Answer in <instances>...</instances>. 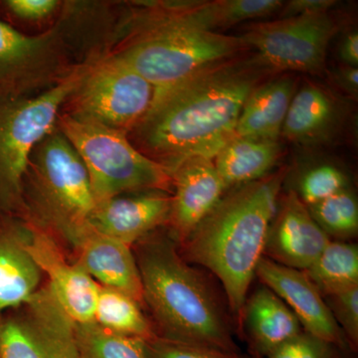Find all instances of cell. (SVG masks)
<instances>
[{"label": "cell", "mask_w": 358, "mask_h": 358, "mask_svg": "<svg viewBox=\"0 0 358 358\" xmlns=\"http://www.w3.org/2000/svg\"><path fill=\"white\" fill-rule=\"evenodd\" d=\"M275 75L258 54H241L197 73L154 101L128 134L141 154L169 173L192 157L213 159L235 136L242 108L253 90Z\"/></svg>", "instance_id": "cell-1"}, {"label": "cell", "mask_w": 358, "mask_h": 358, "mask_svg": "<svg viewBox=\"0 0 358 358\" xmlns=\"http://www.w3.org/2000/svg\"><path fill=\"white\" fill-rule=\"evenodd\" d=\"M189 2H124L112 21L103 50L131 66L152 84L155 94L251 51L241 36L190 24L185 17Z\"/></svg>", "instance_id": "cell-2"}, {"label": "cell", "mask_w": 358, "mask_h": 358, "mask_svg": "<svg viewBox=\"0 0 358 358\" xmlns=\"http://www.w3.org/2000/svg\"><path fill=\"white\" fill-rule=\"evenodd\" d=\"M285 176L286 171L281 169L227 190L185 243L178 246L186 262L206 268L217 277L239 331Z\"/></svg>", "instance_id": "cell-3"}, {"label": "cell", "mask_w": 358, "mask_h": 358, "mask_svg": "<svg viewBox=\"0 0 358 358\" xmlns=\"http://www.w3.org/2000/svg\"><path fill=\"white\" fill-rule=\"evenodd\" d=\"M134 246L145 308L154 317L157 336L239 352L229 308L203 273L182 258L169 232L155 231Z\"/></svg>", "instance_id": "cell-4"}, {"label": "cell", "mask_w": 358, "mask_h": 358, "mask_svg": "<svg viewBox=\"0 0 358 358\" xmlns=\"http://www.w3.org/2000/svg\"><path fill=\"white\" fill-rule=\"evenodd\" d=\"M25 220L73 249L96 206L86 167L56 127L33 148L23 178Z\"/></svg>", "instance_id": "cell-5"}, {"label": "cell", "mask_w": 358, "mask_h": 358, "mask_svg": "<svg viewBox=\"0 0 358 358\" xmlns=\"http://www.w3.org/2000/svg\"><path fill=\"white\" fill-rule=\"evenodd\" d=\"M91 31L74 1L64 2L57 21L27 35L0 18V98L39 95L62 83L93 52Z\"/></svg>", "instance_id": "cell-6"}, {"label": "cell", "mask_w": 358, "mask_h": 358, "mask_svg": "<svg viewBox=\"0 0 358 358\" xmlns=\"http://www.w3.org/2000/svg\"><path fill=\"white\" fill-rule=\"evenodd\" d=\"M56 127L86 167L96 203L150 190L173 194L169 171L141 154L126 133L61 113Z\"/></svg>", "instance_id": "cell-7"}, {"label": "cell", "mask_w": 358, "mask_h": 358, "mask_svg": "<svg viewBox=\"0 0 358 358\" xmlns=\"http://www.w3.org/2000/svg\"><path fill=\"white\" fill-rule=\"evenodd\" d=\"M85 63L39 95L0 98V216L24 219L23 178L30 155L56 129L61 107L81 79Z\"/></svg>", "instance_id": "cell-8"}, {"label": "cell", "mask_w": 358, "mask_h": 358, "mask_svg": "<svg viewBox=\"0 0 358 358\" xmlns=\"http://www.w3.org/2000/svg\"><path fill=\"white\" fill-rule=\"evenodd\" d=\"M155 92L131 66L102 50L87 59L83 75L60 113L128 134L147 114Z\"/></svg>", "instance_id": "cell-9"}, {"label": "cell", "mask_w": 358, "mask_h": 358, "mask_svg": "<svg viewBox=\"0 0 358 358\" xmlns=\"http://www.w3.org/2000/svg\"><path fill=\"white\" fill-rule=\"evenodd\" d=\"M338 25L331 13L252 23L240 36L275 74L320 75Z\"/></svg>", "instance_id": "cell-10"}, {"label": "cell", "mask_w": 358, "mask_h": 358, "mask_svg": "<svg viewBox=\"0 0 358 358\" xmlns=\"http://www.w3.org/2000/svg\"><path fill=\"white\" fill-rule=\"evenodd\" d=\"M0 358H81L76 324L48 286L0 315Z\"/></svg>", "instance_id": "cell-11"}, {"label": "cell", "mask_w": 358, "mask_h": 358, "mask_svg": "<svg viewBox=\"0 0 358 358\" xmlns=\"http://www.w3.org/2000/svg\"><path fill=\"white\" fill-rule=\"evenodd\" d=\"M27 249L68 317L76 324L93 322L99 285L76 262L66 259L53 235L30 223Z\"/></svg>", "instance_id": "cell-12"}, {"label": "cell", "mask_w": 358, "mask_h": 358, "mask_svg": "<svg viewBox=\"0 0 358 358\" xmlns=\"http://www.w3.org/2000/svg\"><path fill=\"white\" fill-rule=\"evenodd\" d=\"M171 209L166 227L178 246L196 229L227 192L213 159L192 157L171 173Z\"/></svg>", "instance_id": "cell-13"}, {"label": "cell", "mask_w": 358, "mask_h": 358, "mask_svg": "<svg viewBox=\"0 0 358 358\" xmlns=\"http://www.w3.org/2000/svg\"><path fill=\"white\" fill-rule=\"evenodd\" d=\"M256 275L288 306L303 331L338 350H350L324 296L303 271L285 267L263 257Z\"/></svg>", "instance_id": "cell-14"}, {"label": "cell", "mask_w": 358, "mask_h": 358, "mask_svg": "<svg viewBox=\"0 0 358 358\" xmlns=\"http://www.w3.org/2000/svg\"><path fill=\"white\" fill-rule=\"evenodd\" d=\"M331 241L294 189L280 195L264 257L285 267L306 271Z\"/></svg>", "instance_id": "cell-15"}, {"label": "cell", "mask_w": 358, "mask_h": 358, "mask_svg": "<svg viewBox=\"0 0 358 358\" xmlns=\"http://www.w3.org/2000/svg\"><path fill=\"white\" fill-rule=\"evenodd\" d=\"M171 193L150 190L96 203L89 225L100 234L133 247L150 233L166 227Z\"/></svg>", "instance_id": "cell-16"}, {"label": "cell", "mask_w": 358, "mask_h": 358, "mask_svg": "<svg viewBox=\"0 0 358 358\" xmlns=\"http://www.w3.org/2000/svg\"><path fill=\"white\" fill-rule=\"evenodd\" d=\"M29 223L0 216V315L24 305L41 288V271L27 249Z\"/></svg>", "instance_id": "cell-17"}, {"label": "cell", "mask_w": 358, "mask_h": 358, "mask_svg": "<svg viewBox=\"0 0 358 358\" xmlns=\"http://www.w3.org/2000/svg\"><path fill=\"white\" fill-rule=\"evenodd\" d=\"M74 251L78 265L96 284L128 294L145 308L140 270L131 246L90 228Z\"/></svg>", "instance_id": "cell-18"}, {"label": "cell", "mask_w": 358, "mask_h": 358, "mask_svg": "<svg viewBox=\"0 0 358 358\" xmlns=\"http://www.w3.org/2000/svg\"><path fill=\"white\" fill-rule=\"evenodd\" d=\"M341 122V107L336 99L317 85L305 84L294 93L281 138L296 145H320L334 138Z\"/></svg>", "instance_id": "cell-19"}, {"label": "cell", "mask_w": 358, "mask_h": 358, "mask_svg": "<svg viewBox=\"0 0 358 358\" xmlns=\"http://www.w3.org/2000/svg\"><path fill=\"white\" fill-rule=\"evenodd\" d=\"M243 327L252 355L264 358L303 331L288 306L265 286L246 299L240 331Z\"/></svg>", "instance_id": "cell-20"}, {"label": "cell", "mask_w": 358, "mask_h": 358, "mask_svg": "<svg viewBox=\"0 0 358 358\" xmlns=\"http://www.w3.org/2000/svg\"><path fill=\"white\" fill-rule=\"evenodd\" d=\"M296 92V79L287 73L259 85L242 108L235 136L279 141Z\"/></svg>", "instance_id": "cell-21"}, {"label": "cell", "mask_w": 358, "mask_h": 358, "mask_svg": "<svg viewBox=\"0 0 358 358\" xmlns=\"http://www.w3.org/2000/svg\"><path fill=\"white\" fill-rule=\"evenodd\" d=\"M280 155L279 141L234 136L214 155L213 162L229 190L268 176Z\"/></svg>", "instance_id": "cell-22"}, {"label": "cell", "mask_w": 358, "mask_h": 358, "mask_svg": "<svg viewBox=\"0 0 358 358\" xmlns=\"http://www.w3.org/2000/svg\"><path fill=\"white\" fill-rule=\"evenodd\" d=\"M281 0H215L190 1L185 11L190 24L217 32L244 21L261 20L281 10Z\"/></svg>", "instance_id": "cell-23"}, {"label": "cell", "mask_w": 358, "mask_h": 358, "mask_svg": "<svg viewBox=\"0 0 358 358\" xmlns=\"http://www.w3.org/2000/svg\"><path fill=\"white\" fill-rule=\"evenodd\" d=\"M143 308L128 294L99 285L94 322L110 333L147 341L157 334Z\"/></svg>", "instance_id": "cell-24"}, {"label": "cell", "mask_w": 358, "mask_h": 358, "mask_svg": "<svg viewBox=\"0 0 358 358\" xmlns=\"http://www.w3.org/2000/svg\"><path fill=\"white\" fill-rule=\"evenodd\" d=\"M303 272L324 298L358 286L357 245L331 240Z\"/></svg>", "instance_id": "cell-25"}, {"label": "cell", "mask_w": 358, "mask_h": 358, "mask_svg": "<svg viewBox=\"0 0 358 358\" xmlns=\"http://www.w3.org/2000/svg\"><path fill=\"white\" fill-rule=\"evenodd\" d=\"M308 208L329 239L345 241L357 237L358 202L352 188L341 190Z\"/></svg>", "instance_id": "cell-26"}, {"label": "cell", "mask_w": 358, "mask_h": 358, "mask_svg": "<svg viewBox=\"0 0 358 358\" xmlns=\"http://www.w3.org/2000/svg\"><path fill=\"white\" fill-rule=\"evenodd\" d=\"M81 358H147L145 341L106 331L96 322L76 324Z\"/></svg>", "instance_id": "cell-27"}, {"label": "cell", "mask_w": 358, "mask_h": 358, "mask_svg": "<svg viewBox=\"0 0 358 358\" xmlns=\"http://www.w3.org/2000/svg\"><path fill=\"white\" fill-rule=\"evenodd\" d=\"M348 187L350 178L343 169L334 164H322L301 176L298 190L294 192L308 207Z\"/></svg>", "instance_id": "cell-28"}, {"label": "cell", "mask_w": 358, "mask_h": 358, "mask_svg": "<svg viewBox=\"0 0 358 358\" xmlns=\"http://www.w3.org/2000/svg\"><path fill=\"white\" fill-rule=\"evenodd\" d=\"M61 0H3L0 8L9 20L26 26L53 25L62 13Z\"/></svg>", "instance_id": "cell-29"}, {"label": "cell", "mask_w": 358, "mask_h": 358, "mask_svg": "<svg viewBox=\"0 0 358 358\" xmlns=\"http://www.w3.org/2000/svg\"><path fill=\"white\" fill-rule=\"evenodd\" d=\"M147 358H252L241 352H225L155 336L145 341Z\"/></svg>", "instance_id": "cell-30"}, {"label": "cell", "mask_w": 358, "mask_h": 358, "mask_svg": "<svg viewBox=\"0 0 358 358\" xmlns=\"http://www.w3.org/2000/svg\"><path fill=\"white\" fill-rule=\"evenodd\" d=\"M327 307L348 341V348H358V286L324 296Z\"/></svg>", "instance_id": "cell-31"}, {"label": "cell", "mask_w": 358, "mask_h": 358, "mask_svg": "<svg viewBox=\"0 0 358 358\" xmlns=\"http://www.w3.org/2000/svg\"><path fill=\"white\" fill-rule=\"evenodd\" d=\"M338 355L336 346L303 331L266 358H336Z\"/></svg>", "instance_id": "cell-32"}, {"label": "cell", "mask_w": 358, "mask_h": 358, "mask_svg": "<svg viewBox=\"0 0 358 358\" xmlns=\"http://www.w3.org/2000/svg\"><path fill=\"white\" fill-rule=\"evenodd\" d=\"M338 4L334 0H291L282 4L280 17L289 18L296 16L331 13V9Z\"/></svg>", "instance_id": "cell-33"}, {"label": "cell", "mask_w": 358, "mask_h": 358, "mask_svg": "<svg viewBox=\"0 0 358 358\" xmlns=\"http://www.w3.org/2000/svg\"><path fill=\"white\" fill-rule=\"evenodd\" d=\"M334 83L352 98H357L358 69L350 66L343 65L334 70L333 74Z\"/></svg>", "instance_id": "cell-34"}, {"label": "cell", "mask_w": 358, "mask_h": 358, "mask_svg": "<svg viewBox=\"0 0 358 358\" xmlns=\"http://www.w3.org/2000/svg\"><path fill=\"white\" fill-rule=\"evenodd\" d=\"M338 55L343 65L357 68L358 34L357 31L348 33L338 47Z\"/></svg>", "instance_id": "cell-35"}, {"label": "cell", "mask_w": 358, "mask_h": 358, "mask_svg": "<svg viewBox=\"0 0 358 358\" xmlns=\"http://www.w3.org/2000/svg\"><path fill=\"white\" fill-rule=\"evenodd\" d=\"M87 3H88L89 6L91 7L92 11H93L94 15H95V17H96V13L95 8H94V6H92L91 2H87ZM96 23H99L98 22L99 20H96ZM98 31H99V39H96V41H98V40H100V38H101V30H98ZM99 45H100V42L98 41V49H99ZM98 49H96V50H98ZM96 52H95V53H96Z\"/></svg>", "instance_id": "cell-36"}, {"label": "cell", "mask_w": 358, "mask_h": 358, "mask_svg": "<svg viewBox=\"0 0 358 358\" xmlns=\"http://www.w3.org/2000/svg\"><path fill=\"white\" fill-rule=\"evenodd\" d=\"M96 7V9H98V13H99V11H100V9H101V6H100V4L99 3H96L95 4ZM101 21H102L103 20V15L101 16ZM100 21V22H101ZM99 22V23H100ZM102 30V34H105V30L103 29H101ZM103 35H102V40H101V44H102V42H103ZM99 41V40H98ZM101 46H102V45H101ZM101 46H100V49H101ZM100 49H99V50H100Z\"/></svg>", "instance_id": "cell-37"}, {"label": "cell", "mask_w": 358, "mask_h": 358, "mask_svg": "<svg viewBox=\"0 0 358 358\" xmlns=\"http://www.w3.org/2000/svg\"><path fill=\"white\" fill-rule=\"evenodd\" d=\"M91 3H92V2H91ZM92 6H94V8H95L96 14H98V11H96L95 6H94L93 3H92ZM99 20V22H100L101 20ZM101 37H102V30H101ZM100 40H101V38H100ZM100 40H99V42H100ZM99 47H100V46H99ZM98 50H99V49H98Z\"/></svg>", "instance_id": "cell-38"}, {"label": "cell", "mask_w": 358, "mask_h": 358, "mask_svg": "<svg viewBox=\"0 0 358 358\" xmlns=\"http://www.w3.org/2000/svg\"><path fill=\"white\" fill-rule=\"evenodd\" d=\"M252 358H264V357H260V355H252Z\"/></svg>", "instance_id": "cell-39"}, {"label": "cell", "mask_w": 358, "mask_h": 358, "mask_svg": "<svg viewBox=\"0 0 358 358\" xmlns=\"http://www.w3.org/2000/svg\"><path fill=\"white\" fill-rule=\"evenodd\" d=\"M94 6H95V4H94ZM95 7H96V6H95ZM96 11H98V9H96ZM99 20H101V18H99ZM101 40H102V37H101ZM101 40H100V41H101ZM100 45H101V42H100ZM99 49H100V47H99Z\"/></svg>", "instance_id": "cell-40"}, {"label": "cell", "mask_w": 358, "mask_h": 358, "mask_svg": "<svg viewBox=\"0 0 358 358\" xmlns=\"http://www.w3.org/2000/svg\"><path fill=\"white\" fill-rule=\"evenodd\" d=\"M336 358H341V357H339V355H338V357H336Z\"/></svg>", "instance_id": "cell-41"}]
</instances>
